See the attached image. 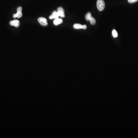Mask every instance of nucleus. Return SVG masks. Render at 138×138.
<instances>
[{
  "label": "nucleus",
  "mask_w": 138,
  "mask_h": 138,
  "mask_svg": "<svg viewBox=\"0 0 138 138\" xmlns=\"http://www.w3.org/2000/svg\"><path fill=\"white\" fill-rule=\"evenodd\" d=\"M89 21L91 25H94L95 24H96V21L95 19H94L92 16V17L90 19V20Z\"/></svg>",
  "instance_id": "9d476101"
},
{
  "label": "nucleus",
  "mask_w": 138,
  "mask_h": 138,
  "mask_svg": "<svg viewBox=\"0 0 138 138\" xmlns=\"http://www.w3.org/2000/svg\"><path fill=\"white\" fill-rule=\"evenodd\" d=\"M22 8L21 7L18 8H17V12L16 14L13 15V17L14 18H16V17L18 18H21L22 16Z\"/></svg>",
  "instance_id": "f03ea898"
},
{
  "label": "nucleus",
  "mask_w": 138,
  "mask_h": 138,
  "mask_svg": "<svg viewBox=\"0 0 138 138\" xmlns=\"http://www.w3.org/2000/svg\"><path fill=\"white\" fill-rule=\"evenodd\" d=\"M112 34H113V36L114 38L117 37V36H118L117 32L115 30H113V32H112Z\"/></svg>",
  "instance_id": "9b49d317"
},
{
  "label": "nucleus",
  "mask_w": 138,
  "mask_h": 138,
  "mask_svg": "<svg viewBox=\"0 0 138 138\" xmlns=\"http://www.w3.org/2000/svg\"><path fill=\"white\" fill-rule=\"evenodd\" d=\"M92 17V16H91V14L90 12H88V13H87V14L86 15V16H85L86 19L88 21H89L90 20L91 18Z\"/></svg>",
  "instance_id": "1a4fd4ad"
},
{
  "label": "nucleus",
  "mask_w": 138,
  "mask_h": 138,
  "mask_svg": "<svg viewBox=\"0 0 138 138\" xmlns=\"http://www.w3.org/2000/svg\"><path fill=\"white\" fill-rule=\"evenodd\" d=\"M9 24L10 25L14 26L16 28L19 27L20 24L19 21L17 20H14L12 21H10Z\"/></svg>",
  "instance_id": "423d86ee"
},
{
  "label": "nucleus",
  "mask_w": 138,
  "mask_h": 138,
  "mask_svg": "<svg viewBox=\"0 0 138 138\" xmlns=\"http://www.w3.org/2000/svg\"><path fill=\"white\" fill-rule=\"evenodd\" d=\"M57 12L59 16L61 18H64L65 17V11L64 9L61 7H59L57 8Z\"/></svg>",
  "instance_id": "39448f33"
},
{
  "label": "nucleus",
  "mask_w": 138,
  "mask_h": 138,
  "mask_svg": "<svg viewBox=\"0 0 138 138\" xmlns=\"http://www.w3.org/2000/svg\"><path fill=\"white\" fill-rule=\"evenodd\" d=\"M63 22V20L61 18H58L55 19L53 21V24L55 25H58L61 24H62Z\"/></svg>",
  "instance_id": "6e6552de"
},
{
  "label": "nucleus",
  "mask_w": 138,
  "mask_h": 138,
  "mask_svg": "<svg viewBox=\"0 0 138 138\" xmlns=\"http://www.w3.org/2000/svg\"><path fill=\"white\" fill-rule=\"evenodd\" d=\"M105 7V4L103 0H97V8L98 10L102 11Z\"/></svg>",
  "instance_id": "f257e3e1"
},
{
  "label": "nucleus",
  "mask_w": 138,
  "mask_h": 138,
  "mask_svg": "<svg viewBox=\"0 0 138 138\" xmlns=\"http://www.w3.org/2000/svg\"><path fill=\"white\" fill-rule=\"evenodd\" d=\"M59 16L57 11H54L53 12L52 14L49 16V18L51 20L53 19H55L57 18H58Z\"/></svg>",
  "instance_id": "0eeeda50"
},
{
  "label": "nucleus",
  "mask_w": 138,
  "mask_h": 138,
  "mask_svg": "<svg viewBox=\"0 0 138 138\" xmlns=\"http://www.w3.org/2000/svg\"><path fill=\"white\" fill-rule=\"evenodd\" d=\"M38 21L40 25L43 26H47L48 25L47 20L44 17H40L38 18Z\"/></svg>",
  "instance_id": "7ed1b4c3"
},
{
  "label": "nucleus",
  "mask_w": 138,
  "mask_h": 138,
  "mask_svg": "<svg viewBox=\"0 0 138 138\" xmlns=\"http://www.w3.org/2000/svg\"><path fill=\"white\" fill-rule=\"evenodd\" d=\"M73 27L76 29H86L87 27L86 25H81L80 24H75L73 25Z\"/></svg>",
  "instance_id": "20e7f679"
},
{
  "label": "nucleus",
  "mask_w": 138,
  "mask_h": 138,
  "mask_svg": "<svg viewBox=\"0 0 138 138\" xmlns=\"http://www.w3.org/2000/svg\"><path fill=\"white\" fill-rule=\"evenodd\" d=\"M138 1V0H128V2L130 4L135 3Z\"/></svg>",
  "instance_id": "f8f14e48"
}]
</instances>
